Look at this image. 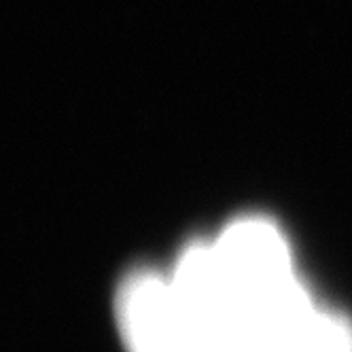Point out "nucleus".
Returning <instances> with one entry per match:
<instances>
[{
  "label": "nucleus",
  "mask_w": 352,
  "mask_h": 352,
  "mask_svg": "<svg viewBox=\"0 0 352 352\" xmlns=\"http://www.w3.org/2000/svg\"><path fill=\"white\" fill-rule=\"evenodd\" d=\"M119 327L130 352H181V316L170 276L138 272L119 291Z\"/></svg>",
  "instance_id": "nucleus-1"
}]
</instances>
